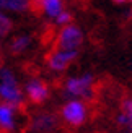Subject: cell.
<instances>
[{
    "label": "cell",
    "instance_id": "6da1fadb",
    "mask_svg": "<svg viewBox=\"0 0 132 133\" xmlns=\"http://www.w3.org/2000/svg\"><path fill=\"white\" fill-rule=\"evenodd\" d=\"M83 36L82 31L77 26H65L62 31L54 37V41L51 44V52H70L75 50L78 45L82 44Z\"/></svg>",
    "mask_w": 132,
    "mask_h": 133
},
{
    "label": "cell",
    "instance_id": "7a4b0ae2",
    "mask_svg": "<svg viewBox=\"0 0 132 133\" xmlns=\"http://www.w3.org/2000/svg\"><path fill=\"white\" fill-rule=\"evenodd\" d=\"M62 118L72 127H80L87 118V105L82 101H70L62 107Z\"/></svg>",
    "mask_w": 132,
    "mask_h": 133
},
{
    "label": "cell",
    "instance_id": "3957f363",
    "mask_svg": "<svg viewBox=\"0 0 132 133\" xmlns=\"http://www.w3.org/2000/svg\"><path fill=\"white\" fill-rule=\"evenodd\" d=\"M31 130L36 133H56L61 130V120L51 112H41L31 118Z\"/></svg>",
    "mask_w": 132,
    "mask_h": 133
},
{
    "label": "cell",
    "instance_id": "277c9868",
    "mask_svg": "<svg viewBox=\"0 0 132 133\" xmlns=\"http://www.w3.org/2000/svg\"><path fill=\"white\" fill-rule=\"evenodd\" d=\"M78 52L77 50H70V52H49L46 55L47 65L52 70H64L77 58Z\"/></svg>",
    "mask_w": 132,
    "mask_h": 133
},
{
    "label": "cell",
    "instance_id": "5b68a950",
    "mask_svg": "<svg viewBox=\"0 0 132 133\" xmlns=\"http://www.w3.org/2000/svg\"><path fill=\"white\" fill-rule=\"evenodd\" d=\"M26 94H28L29 102L41 104L49 97V88L41 79H31L28 86H26Z\"/></svg>",
    "mask_w": 132,
    "mask_h": 133
},
{
    "label": "cell",
    "instance_id": "8992f818",
    "mask_svg": "<svg viewBox=\"0 0 132 133\" xmlns=\"http://www.w3.org/2000/svg\"><path fill=\"white\" fill-rule=\"evenodd\" d=\"M15 107L10 104H0V133H8L15 128Z\"/></svg>",
    "mask_w": 132,
    "mask_h": 133
},
{
    "label": "cell",
    "instance_id": "52a82bcc",
    "mask_svg": "<svg viewBox=\"0 0 132 133\" xmlns=\"http://www.w3.org/2000/svg\"><path fill=\"white\" fill-rule=\"evenodd\" d=\"M0 97L3 99V104L10 105H21L23 104V92L16 86L10 84H0Z\"/></svg>",
    "mask_w": 132,
    "mask_h": 133
},
{
    "label": "cell",
    "instance_id": "ba28073f",
    "mask_svg": "<svg viewBox=\"0 0 132 133\" xmlns=\"http://www.w3.org/2000/svg\"><path fill=\"white\" fill-rule=\"evenodd\" d=\"M29 42H31V37L29 36H18V37L13 39L11 44H10V52H11L13 55L21 54L23 50H26V47L29 45Z\"/></svg>",
    "mask_w": 132,
    "mask_h": 133
},
{
    "label": "cell",
    "instance_id": "9c48e42d",
    "mask_svg": "<svg viewBox=\"0 0 132 133\" xmlns=\"http://www.w3.org/2000/svg\"><path fill=\"white\" fill-rule=\"evenodd\" d=\"M121 114L127 118V127L132 130V97H124L119 104Z\"/></svg>",
    "mask_w": 132,
    "mask_h": 133
},
{
    "label": "cell",
    "instance_id": "30bf717a",
    "mask_svg": "<svg viewBox=\"0 0 132 133\" xmlns=\"http://www.w3.org/2000/svg\"><path fill=\"white\" fill-rule=\"evenodd\" d=\"M3 6L13 11H25L28 8V0H3Z\"/></svg>",
    "mask_w": 132,
    "mask_h": 133
},
{
    "label": "cell",
    "instance_id": "8fae6325",
    "mask_svg": "<svg viewBox=\"0 0 132 133\" xmlns=\"http://www.w3.org/2000/svg\"><path fill=\"white\" fill-rule=\"evenodd\" d=\"M11 28H13L11 19H10V18H7L5 15H2V13H0V37L5 36V34H8Z\"/></svg>",
    "mask_w": 132,
    "mask_h": 133
},
{
    "label": "cell",
    "instance_id": "7c38bea8",
    "mask_svg": "<svg viewBox=\"0 0 132 133\" xmlns=\"http://www.w3.org/2000/svg\"><path fill=\"white\" fill-rule=\"evenodd\" d=\"M0 76H2V79H3V84L16 86V79H15V76H13V73H11L10 70H7V68H3L2 71H0Z\"/></svg>",
    "mask_w": 132,
    "mask_h": 133
},
{
    "label": "cell",
    "instance_id": "4fadbf2b",
    "mask_svg": "<svg viewBox=\"0 0 132 133\" xmlns=\"http://www.w3.org/2000/svg\"><path fill=\"white\" fill-rule=\"evenodd\" d=\"M70 21H72V15L69 11H62L59 16H56V23L57 24H67Z\"/></svg>",
    "mask_w": 132,
    "mask_h": 133
},
{
    "label": "cell",
    "instance_id": "5bb4252c",
    "mask_svg": "<svg viewBox=\"0 0 132 133\" xmlns=\"http://www.w3.org/2000/svg\"><path fill=\"white\" fill-rule=\"evenodd\" d=\"M116 3H122V2H132V0H114Z\"/></svg>",
    "mask_w": 132,
    "mask_h": 133
},
{
    "label": "cell",
    "instance_id": "9a60e30c",
    "mask_svg": "<svg viewBox=\"0 0 132 133\" xmlns=\"http://www.w3.org/2000/svg\"><path fill=\"white\" fill-rule=\"evenodd\" d=\"M2 6H3V0H0V8H2Z\"/></svg>",
    "mask_w": 132,
    "mask_h": 133
},
{
    "label": "cell",
    "instance_id": "2e32d148",
    "mask_svg": "<svg viewBox=\"0 0 132 133\" xmlns=\"http://www.w3.org/2000/svg\"><path fill=\"white\" fill-rule=\"evenodd\" d=\"M127 133H132V131H127Z\"/></svg>",
    "mask_w": 132,
    "mask_h": 133
}]
</instances>
